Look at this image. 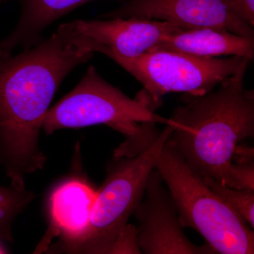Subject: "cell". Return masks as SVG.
Listing matches in <instances>:
<instances>
[{
    "mask_svg": "<svg viewBox=\"0 0 254 254\" xmlns=\"http://www.w3.org/2000/svg\"><path fill=\"white\" fill-rule=\"evenodd\" d=\"M97 190L86 180L72 178L60 184L50 198L53 229L69 251L84 235L96 198Z\"/></svg>",
    "mask_w": 254,
    "mask_h": 254,
    "instance_id": "cell-10",
    "label": "cell"
},
{
    "mask_svg": "<svg viewBox=\"0 0 254 254\" xmlns=\"http://www.w3.org/2000/svg\"><path fill=\"white\" fill-rule=\"evenodd\" d=\"M9 1V0H0V4L2 2H4V1Z\"/></svg>",
    "mask_w": 254,
    "mask_h": 254,
    "instance_id": "cell-19",
    "label": "cell"
},
{
    "mask_svg": "<svg viewBox=\"0 0 254 254\" xmlns=\"http://www.w3.org/2000/svg\"><path fill=\"white\" fill-rule=\"evenodd\" d=\"M21 15L14 31L0 41V57L16 48L28 49L43 39V32L57 20L95 0H18ZM123 3L127 0H117Z\"/></svg>",
    "mask_w": 254,
    "mask_h": 254,
    "instance_id": "cell-12",
    "label": "cell"
},
{
    "mask_svg": "<svg viewBox=\"0 0 254 254\" xmlns=\"http://www.w3.org/2000/svg\"><path fill=\"white\" fill-rule=\"evenodd\" d=\"M159 50L209 58L222 55L242 56L252 60L254 58V37L240 36L214 27L180 30L164 37L148 51Z\"/></svg>",
    "mask_w": 254,
    "mask_h": 254,
    "instance_id": "cell-11",
    "label": "cell"
},
{
    "mask_svg": "<svg viewBox=\"0 0 254 254\" xmlns=\"http://www.w3.org/2000/svg\"><path fill=\"white\" fill-rule=\"evenodd\" d=\"M133 214L141 254H216L208 244L194 245L187 238L175 202L156 169L150 172L144 195Z\"/></svg>",
    "mask_w": 254,
    "mask_h": 254,
    "instance_id": "cell-7",
    "label": "cell"
},
{
    "mask_svg": "<svg viewBox=\"0 0 254 254\" xmlns=\"http://www.w3.org/2000/svg\"><path fill=\"white\" fill-rule=\"evenodd\" d=\"M2 242L0 241V254L6 253V251L5 250L4 246L2 245Z\"/></svg>",
    "mask_w": 254,
    "mask_h": 254,
    "instance_id": "cell-18",
    "label": "cell"
},
{
    "mask_svg": "<svg viewBox=\"0 0 254 254\" xmlns=\"http://www.w3.org/2000/svg\"><path fill=\"white\" fill-rule=\"evenodd\" d=\"M249 63L218 89L187 95L166 123L173 127L168 143L192 171L233 189L228 169L239 143L254 135V93L244 86Z\"/></svg>",
    "mask_w": 254,
    "mask_h": 254,
    "instance_id": "cell-2",
    "label": "cell"
},
{
    "mask_svg": "<svg viewBox=\"0 0 254 254\" xmlns=\"http://www.w3.org/2000/svg\"><path fill=\"white\" fill-rule=\"evenodd\" d=\"M73 27L98 43L102 53L127 59L137 58L175 32L185 30L168 21L131 17L107 20H76Z\"/></svg>",
    "mask_w": 254,
    "mask_h": 254,
    "instance_id": "cell-9",
    "label": "cell"
},
{
    "mask_svg": "<svg viewBox=\"0 0 254 254\" xmlns=\"http://www.w3.org/2000/svg\"><path fill=\"white\" fill-rule=\"evenodd\" d=\"M112 254H141L136 227L127 225L119 237Z\"/></svg>",
    "mask_w": 254,
    "mask_h": 254,
    "instance_id": "cell-16",
    "label": "cell"
},
{
    "mask_svg": "<svg viewBox=\"0 0 254 254\" xmlns=\"http://www.w3.org/2000/svg\"><path fill=\"white\" fill-rule=\"evenodd\" d=\"M228 175L236 190L254 191V163L252 161L233 163L228 169Z\"/></svg>",
    "mask_w": 254,
    "mask_h": 254,
    "instance_id": "cell-15",
    "label": "cell"
},
{
    "mask_svg": "<svg viewBox=\"0 0 254 254\" xmlns=\"http://www.w3.org/2000/svg\"><path fill=\"white\" fill-rule=\"evenodd\" d=\"M165 125L146 150L135 156L115 158L108 176L97 190L88 228L70 252L112 254L119 237L141 201L150 172L173 131L170 125Z\"/></svg>",
    "mask_w": 254,
    "mask_h": 254,
    "instance_id": "cell-5",
    "label": "cell"
},
{
    "mask_svg": "<svg viewBox=\"0 0 254 254\" xmlns=\"http://www.w3.org/2000/svg\"><path fill=\"white\" fill-rule=\"evenodd\" d=\"M237 14L254 26V0H225Z\"/></svg>",
    "mask_w": 254,
    "mask_h": 254,
    "instance_id": "cell-17",
    "label": "cell"
},
{
    "mask_svg": "<svg viewBox=\"0 0 254 254\" xmlns=\"http://www.w3.org/2000/svg\"><path fill=\"white\" fill-rule=\"evenodd\" d=\"M143 18L168 21L185 30L214 27L235 34L254 37V26L225 0H127L101 18Z\"/></svg>",
    "mask_w": 254,
    "mask_h": 254,
    "instance_id": "cell-8",
    "label": "cell"
},
{
    "mask_svg": "<svg viewBox=\"0 0 254 254\" xmlns=\"http://www.w3.org/2000/svg\"><path fill=\"white\" fill-rule=\"evenodd\" d=\"M210 188L230 208L245 219L252 229L254 226V191L236 190L222 185L211 178H202Z\"/></svg>",
    "mask_w": 254,
    "mask_h": 254,
    "instance_id": "cell-14",
    "label": "cell"
},
{
    "mask_svg": "<svg viewBox=\"0 0 254 254\" xmlns=\"http://www.w3.org/2000/svg\"><path fill=\"white\" fill-rule=\"evenodd\" d=\"M116 62L143 85L151 99L161 104L163 95L182 93L199 95L212 91L238 71L248 58L200 57L173 51H148L127 59L113 55Z\"/></svg>",
    "mask_w": 254,
    "mask_h": 254,
    "instance_id": "cell-6",
    "label": "cell"
},
{
    "mask_svg": "<svg viewBox=\"0 0 254 254\" xmlns=\"http://www.w3.org/2000/svg\"><path fill=\"white\" fill-rule=\"evenodd\" d=\"M34 198V193L26 189L0 186V241L13 242V224Z\"/></svg>",
    "mask_w": 254,
    "mask_h": 254,
    "instance_id": "cell-13",
    "label": "cell"
},
{
    "mask_svg": "<svg viewBox=\"0 0 254 254\" xmlns=\"http://www.w3.org/2000/svg\"><path fill=\"white\" fill-rule=\"evenodd\" d=\"M94 43L64 23L50 38L16 55L0 57V166L10 185L44 167L39 146L43 121L64 78L95 53Z\"/></svg>",
    "mask_w": 254,
    "mask_h": 254,
    "instance_id": "cell-1",
    "label": "cell"
},
{
    "mask_svg": "<svg viewBox=\"0 0 254 254\" xmlns=\"http://www.w3.org/2000/svg\"><path fill=\"white\" fill-rule=\"evenodd\" d=\"M155 169L168 187L184 228L198 232L216 254L254 253V229L190 170L168 140Z\"/></svg>",
    "mask_w": 254,
    "mask_h": 254,
    "instance_id": "cell-3",
    "label": "cell"
},
{
    "mask_svg": "<svg viewBox=\"0 0 254 254\" xmlns=\"http://www.w3.org/2000/svg\"><path fill=\"white\" fill-rule=\"evenodd\" d=\"M160 105L143 89L132 99L90 66L72 91L50 108L42 129L49 135L63 128L104 125L127 138L139 131L141 123L165 125L168 119L155 113Z\"/></svg>",
    "mask_w": 254,
    "mask_h": 254,
    "instance_id": "cell-4",
    "label": "cell"
}]
</instances>
